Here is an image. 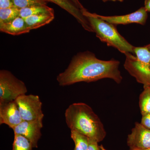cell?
I'll return each mask as SVG.
<instances>
[{"mask_svg":"<svg viewBox=\"0 0 150 150\" xmlns=\"http://www.w3.org/2000/svg\"><path fill=\"white\" fill-rule=\"evenodd\" d=\"M120 64L115 59L100 60L90 51L80 52L73 57L67 69L59 74L56 79L62 86L103 79H111L120 84L123 80L119 69Z\"/></svg>","mask_w":150,"mask_h":150,"instance_id":"obj_1","label":"cell"},{"mask_svg":"<svg viewBox=\"0 0 150 150\" xmlns=\"http://www.w3.org/2000/svg\"><path fill=\"white\" fill-rule=\"evenodd\" d=\"M65 117L71 131L79 132L98 143L106 137V131L99 117L86 103H76L70 105L65 111Z\"/></svg>","mask_w":150,"mask_h":150,"instance_id":"obj_2","label":"cell"},{"mask_svg":"<svg viewBox=\"0 0 150 150\" xmlns=\"http://www.w3.org/2000/svg\"><path fill=\"white\" fill-rule=\"evenodd\" d=\"M86 18L96 37L109 47H114L123 54H134L133 46L119 33L115 25L98 18L95 13L89 12L86 9L82 11Z\"/></svg>","mask_w":150,"mask_h":150,"instance_id":"obj_3","label":"cell"},{"mask_svg":"<svg viewBox=\"0 0 150 150\" xmlns=\"http://www.w3.org/2000/svg\"><path fill=\"white\" fill-rule=\"evenodd\" d=\"M134 56L126 53L124 64L125 69L144 86L150 85V51L146 46L134 47Z\"/></svg>","mask_w":150,"mask_h":150,"instance_id":"obj_4","label":"cell"},{"mask_svg":"<svg viewBox=\"0 0 150 150\" xmlns=\"http://www.w3.org/2000/svg\"><path fill=\"white\" fill-rule=\"evenodd\" d=\"M27 92V88L23 81L10 71H0V103L14 101Z\"/></svg>","mask_w":150,"mask_h":150,"instance_id":"obj_5","label":"cell"},{"mask_svg":"<svg viewBox=\"0 0 150 150\" xmlns=\"http://www.w3.org/2000/svg\"><path fill=\"white\" fill-rule=\"evenodd\" d=\"M15 101L23 121L43 120L42 103L38 96L23 95L18 97Z\"/></svg>","mask_w":150,"mask_h":150,"instance_id":"obj_6","label":"cell"},{"mask_svg":"<svg viewBox=\"0 0 150 150\" xmlns=\"http://www.w3.org/2000/svg\"><path fill=\"white\" fill-rule=\"evenodd\" d=\"M43 127V120L23 121L12 129L14 134H19L27 138L33 148H37L38 141L42 136L41 129Z\"/></svg>","mask_w":150,"mask_h":150,"instance_id":"obj_7","label":"cell"},{"mask_svg":"<svg viewBox=\"0 0 150 150\" xmlns=\"http://www.w3.org/2000/svg\"><path fill=\"white\" fill-rule=\"evenodd\" d=\"M95 15L98 18L115 25L131 23L144 25L148 18V12L144 7H142L136 11L125 15L103 16L96 13Z\"/></svg>","mask_w":150,"mask_h":150,"instance_id":"obj_8","label":"cell"},{"mask_svg":"<svg viewBox=\"0 0 150 150\" xmlns=\"http://www.w3.org/2000/svg\"><path fill=\"white\" fill-rule=\"evenodd\" d=\"M127 143L130 150L150 148V129L136 122L131 134L128 135Z\"/></svg>","mask_w":150,"mask_h":150,"instance_id":"obj_9","label":"cell"},{"mask_svg":"<svg viewBox=\"0 0 150 150\" xmlns=\"http://www.w3.org/2000/svg\"><path fill=\"white\" fill-rule=\"evenodd\" d=\"M23 121L15 100L0 103V124H5L12 129Z\"/></svg>","mask_w":150,"mask_h":150,"instance_id":"obj_10","label":"cell"},{"mask_svg":"<svg viewBox=\"0 0 150 150\" xmlns=\"http://www.w3.org/2000/svg\"><path fill=\"white\" fill-rule=\"evenodd\" d=\"M47 2L56 4L67 11L76 19L84 29L90 32H93L87 19L83 15L81 10L77 7L70 0H46Z\"/></svg>","mask_w":150,"mask_h":150,"instance_id":"obj_11","label":"cell"},{"mask_svg":"<svg viewBox=\"0 0 150 150\" xmlns=\"http://www.w3.org/2000/svg\"><path fill=\"white\" fill-rule=\"evenodd\" d=\"M24 19L18 16L6 23L0 24V31L13 35L28 33L30 31Z\"/></svg>","mask_w":150,"mask_h":150,"instance_id":"obj_12","label":"cell"},{"mask_svg":"<svg viewBox=\"0 0 150 150\" xmlns=\"http://www.w3.org/2000/svg\"><path fill=\"white\" fill-rule=\"evenodd\" d=\"M54 13H48L28 17L24 20L28 26L31 30L49 24L54 20Z\"/></svg>","mask_w":150,"mask_h":150,"instance_id":"obj_13","label":"cell"},{"mask_svg":"<svg viewBox=\"0 0 150 150\" xmlns=\"http://www.w3.org/2000/svg\"><path fill=\"white\" fill-rule=\"evenodd\" d=\"M54 13V9L47 5L34 6L19 10V16L23 18L42 14Z\"/></svg>","mask_w":150,"mask_h":150,"instance_id":"obj_14","label":"cell"},{"mask_svg":"<svg viewBox=\"0 0 150 150\" xmlns=\"http://www.w3.org/2000/svg\"><path fill=\"white\" fill-rule=\"evenodd\" d=\"M144 90L140 95L139 105L142 116L150 113V87L144 86Z\"/></svg>","mask_w":150,"mask_h":150,"instance_id":"obj_15","label":"cell"},{"mask_svg":"<svg viewBox=\"0 0 150 150\" xmlns=\"http://www.w3.org/2000/svg\"><path fill=\"white\" fill-rule=\"evenodd\" d=\"M71 138L74 142V150H87L89 138L83 134L75 131H71Z\"/></svg>","mask_w":150,"mask_h":150,"instance_id":"obj_16","label":"cell"},{"mask_svg":"<svg viewBox=\"0 0 150 150\" xmlns=\"http://www.w3.org/2000/svg\"><path fill=\"white\" fill-rule=\"evenodd\" d=\"M19 16V10L16 8L0 9V24L6 23Z\"/></svg>","mask_w":150,"mask_h":150,"instance_id":"obj_17","label":"cell"},{"mask_svg":"<svg viewBox=\"0 0 150 150\" xmlns=\"http://www.w3.org/2000/svg\"><path fill=\"white\" fill-rule=\"evenodd\" d=\"M32 144L27 138L19 134H14L12 150H33Z\"/></svg>","mask_w":150,"mask_h":150,"instance_id":"obj_18","label":"cell"},{"mask_svg":"<svg viewBox=\"0 0 150 150\" xmlns=\"http://www.w3.org/2000/svg\"><path fill=\"white\" fill-rule=\"evenodd\" d=\"M14 7L19 10L34 6L47 5L46 0H12Z\"/></svg>","mask_w":150,"mask_h":150,"instance_id":"obj_19","label":"cell"},{"mask_svg":"<svg viewBox=\"0 0 150 150\" xmlns=\"http://www.w3.org/2000/svg\"><path fill=\"white\" fill-rule=\"evenodd\" d=\"M98 143L97 141L89 138L88 148L87 150H101Z\"/></svg>","mask_w":150,"mask_h":150,"instance_id":"obj_20","label":"cell"},{"mask_svg":"<svg viewBox=\"0 0 150 150\" xmlns=\"http://www.w3.org/2000/svg\"><path fill=\"white\" fill-rule=\"evenodd\" d=\"M13 7L12 0H0V9L10 8Z\"/></svg>","mask_w":150,"mask_h":150,"instance_id":"obj_21","label":"cell"},{"mask_svg":"<svg viewBox=\"0 0 150 150\" xmlns=\"http://www.w3.org/2000/svg\"><path fill=\"white\" fill-rule=\"evenodd\" d=\"M141 123L146 128L150 129V113L142 116Z\"/></svg>","mask_w":150,"mask_h":150,"instance_id":"obj_22","label":"cell"},{"mask_svg":"<svg viewBox=\"0 0 150 150\" xmlns=\"http://www.w3.org/2000/svg\"><path fill=\"white\" fill-rule=\"evenodd\" d=\"M72 3H73L77 7L80 9L82 11L85 9V8L81 4L79 0H70Z\"/></svg>","mask_w":150,"mask_h":150,"instance_id":"obj_23","label":"cell"},{"mask_svg":"<svg viewBox=\"0 0 150 150\" xmlns=\"http://www.w3.org/2000/svg\"><path fill=\"white\" fill-rule=\"evenodd\" d=\"M144 7L148 12H150V0H145Z\"/></svg>","mask_w":150,"mask_h":150,"instance_id":"obj_24","label":"cell"},{"mask_svg":"<svg viewBox=\"0 0 150 150\" xmlns=\"http://www.w3.org/2000/svg\"><path fill=\"white\" fill-rule=\"evenodd\" d=\"M102 1L104 2H106L107 1H119L121 2H122L124 0H101Z\"/></svg>","mask_w":150,"mask_h":150,"instance_id":"obj_25","label":"cell"},{"mask_svg":"<svg viewBox=\"0 0 150 150\" xmlns=\"http://www.w3.org/2000/svg\"><path fill=\"white\" fill-rule=\"evenodd\" d=\"M100 149H101V150H107L103 147V146L102 145H100Z\"/></svg>","mask_w":150,"mask_h":150,"instance_id":"obj_26","label":"cell"},{"mask_svg":"<svg viewBox=\"0 0 150 150\" xmlns=\"http://www.w3.org/2000/svg\"><path fill=\"white\" fill-rule=\"evenodd\" d=\"M146 47H147L148 48L149 50L150 51V43L149 44H148L146 46Z\"/></svg>","mask_w":150,"mask_h":150,"instance_id":"obj_27","label":"cell"},{"mask_svg":"<svg viewBox=\"0 0 150 150\" xmlns=\"http://www.w3.org/2000/svg\"><path fill=\"white\" fill-rule=\"evenodd\" d=\"M150 150V148H148V149H138V150Z\"/></svg>","mask_w":150,"mask_h":150,"instance_id":"obj_28","label":"cell"},{"mask_svg":"<svg viewBox=\"0 0 150 150\" xmlns=\"http://www.w3.org/2000/svg\"><path fill=\"white\" fill-rule=\"evenodd\" d=\"M149 87H150V85H149Z\"/></svg>","mask_w":150,"mask_h":150,"instance_id":"obj_29","label":"cell"}]
</instances>
